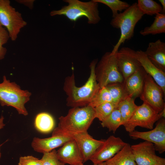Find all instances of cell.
Listing matches in <instances>:
<instances>
[{"mask_svg":"<svg viewBox=\"0 0 165 165\" xmlns=\"http://www.w3.org/2000/svg\"><path fill=\"white\" fill-rule=\"evenodd\" d=\"M97 61L95 59L90 63L89 77L82 86L79 87L76 86L73 73L71 76L65 78L63 90L67 95L66 104L68 106L72 108L88 105L100 89L95 73Z\"/></svg>","mask_w":165,"mask_h":165,"instance_id":"6da1fadb","label":"cell"},{"mask_svg":"<svg viewBox=\"0 0 165 165\" xmlns=\"http://www.w3.org/2000/svg\"><path fill=\"white\" fill-rule=\"evenodd\" d=\"M95 118L94 108L90 106L72 107L66 116L59 118L58 126L53 130L52 136L68 137L87 132Z\"/></svg>","mask_w":165,"mask_h":165,"instance_id":"7a4b0ae2","label":"cell"},{"mask_svg":"<svg viewBox=\"0 0 165 165\" xmlns=\"http://www.w3.org/2000/svg\"><path fill=\"white\" fill-rule=\"evenodd\" d=\"M68 4L63 6L60 9L50 12L51 16L64 15L72 21H75L81 17H86L90 24H97L100 20L98 3L92 0L82 2L79 0H65Z\"/></svg>","mask_w":165,"mask_h":165,"instance_id":"3957f363","label":"cell"},{"mask_svg":"<svg viewBox=\"0 0 165 165\" xmlns=\"http://www.w3.org/2000/svg\"><path fill=\"white\" fill-rule=\"evenodd\" d=\"M144 15L139 9L137 3L135 2L112 19L111 25L114 28L119 29L121 35L111 52L112 53H115L122 44L133 37L135 25Z\"/></svg>","mask_w":165,"mask_h":165,"instance_id":"277c9868","label":"cell"},{"mask_svg":"<svg viewBox=\"0 0 165 165\" xmlns=\"http://www.w3.org/2000/svg\"><path fill=\"white\" fill-rule=\"evenodd\" d=\"M31 93L21 89L15 82H11L4 75L0 83V104L2 106H11L19 114L26 116L28 112L25 104L30 100Z\"/></svg>","mask_w":165,"mask_h":165,"instance_id":"5b68a950","label":"cell"},{"mask_svg":"<svg viewBox=\"0 0 165 165\" xmlns=\"http://www.w3.org/2000/svg\"><path fill=\"white\" fill-rule=\"evenodd\" d=\"M95 73L100 88L116 82H123L124 79L118 68L115 53L107 52L96 65Z\"/></svg>","mask_w":165,"mask_h":165,"instance_id":"8992f818","label":"cell"},{"mask_svg":"<svg viewBox=\"0 0 165 165\" xmlns=\"http://www.w3.org/2000/svg\"><path fill=\"white\" fill-rule=\"evenodd\" d=\"M165 108L158 113L147 104L143 103L138 106L133 115L123 126L129 133L135 130L137 127L152 130L154 124L159 119L165 118Z\"/></svg>","mask_w":165,"mask_h":165,"instance_id":"52a82bcc","label":"cell"},{"mask_svg":"<svg viewBox=\"0 0 165 165\" xmlns=\"http://www.w3.org/2000/svg\"><path fill=\"white\" fill-rule=\"evenodd\" d=\"M27 24L21 13L10 5L9 0H0V25L6 28L12 41L16 39L21 29Z\"/></svg>","mask_w":165,"mask_h":165,"instance_id":"ba28073f","label":"cell"},{"mask_svg":"<svg viewBox=\"0 0 165 165\" xmlns=\"http://www.w3.org/2000/svg\"><path fill=\"white\" fill-rule=\"evenodd\" d=\"M165 97L161 88L153 78L146 73L141 94L140 97L143 103L158 113L165 108Z\"/></svg>","mask_w":165,"mask_h":165,"instance_id":"9c48e42d","label":"cell"},{"mask_svg":"<svg viewBox=\"0 0 165 165\" xmlns=\"http://www.w3.org/2000/svg\"><path fill=\"white\" fill-rule=\"evenodd\" d=\"M155 127L150 131H138L134 130L129 135L134 139H141L152 143L156 151L160 154L165 151V119L162 118L157 122Z\"/></svg>","mask_w":165,"mask_h":165,"instance_id":"30bf717a","label":"cell"},{"mask_svg":"<svg viewBox=\"0 0 165 165\" xmlns=\"http://www.w3.org/2000/svg\"><path fill=\"white\" fill-rule=\"evenodd\" d=\"M131 147L136 165H165V159L156 154L152 143L145 141Z\"/></svg>","mask_w":165,"mask_h":165,"instance_id":"8fae6325","label":"cell"},{"mask_svg":"<svg viewBox=\"0 0 165 165\" xmlns=\"http://www.w3.org/2000/svg\"><path fill=\"white\" fill-rule=\"evenodd\" d=\"M117 65L124 80L141 67L136 51L128 47H123L115 53Z\"/></svg>","mask_w":165,"mask_h":165,"instance_id":"7c38bea8","label":"cell"},{"mask_svg":"<svg viewBox=\"0 0 165 165\" xmlns=\"http://www.w3.org/2000/svg\"><path fill=\"white\" fill-rule=\"evenodd\" d=\"M126 144L120 138L110 136L104 140L90 160L94 164L106 162L120 151Z\"/></svg>","mask_w":165,"mask_h":165,"instance_id":"4fadbf2b","label":"cell"},{"mask_svg":"<svg viewBox=\"0 0 165 165\" xmlns=\"http://www.w3.org/2000/svg\"><path fill=\"white\" fill-rule=\"evenodd\" d=\"M75 141L83 157L84 163L90 160L104 140L93 138L87 131L69 136Z\"/></svg>","mask_w":165,"mask_h":165,"instance_id":"5bb4252c","label":"cell"},{"mask_svg":"<svg viewBox=\"0 0 165 165\" xmlns=\"http://www.w3.org/2000/svg\"><path fill=\"white\" fill-rule=\"evenodd\" d=\"M59 160L64 164L78 165L84 163L81 153L73 139L64 143L57 151Z\"/></svg>","mask_w":165,"mask_h":165,"instance_id":"9a60e30c","label":"cell"},{"mask_svg":"<svg viewBox=\"0 0 165 165\" xmlns=\"http://www.w3.org/2000/svg\"><path fill=\"white\" fill-rule=\"evenodd\" d=\"M146 73L141 67L124 80L123 86L128 97L135 99L140 97L142 91Z\"/></svg>","mask_w":165,"mask_h":165,"instance_id":"2e32d148","label":"cell"},{"mask_svg":"<svg viewBox=\"0 0 165 165\" xmlns=\"http://www.w3.org/2000/svg\"><path fill=\"white\" fill-rule=\"evenodd\" d=\"M72 139L71 137L62 136H52L45 138L35 137L33 139L31 146L35 152L43 154L62 146Z\"/></svg>","mask_w":165,"mask_h":165,"instance_id":"e0dca14e","label":"cell"},{"mask_svg":"<svg viewBox=\"0 0 165 165\" xmlns=\"http://www.w3.org/2000/svg\"><path fill=\"white\" fill-rule=\"evenodd\" d=\"M136 53L141 67L160 86L165 95V72L158 68L151 62L145 52L139 50L136 51Z\"/></svg>","mask_w":165,"mask_h":165,"instance_id":"ac0fdd59","label":"cell"},{"mask_svg":"<svg viewBox=\"0 0 165 165\" xmlns=\"http://www.w3.org/2000/svg\"><path fill=\"white\" fill-rule=\"evenodd\" d=\"M145 53L151 62L165 72V43L158 39L150 42Z\"/></svg>","mask_w":165,"mask_h":165,"instance_id":"d6986e66","label":"cell"},{"mask_svg":"<svg viewBox=\"0 0 165 165\" xmlns=\"http://www.w3.org/2000/svg\"><path fill=\"white\" fill-rule=\"evenodd\" d=\"M105 162L107 165H136L131 145L127 143L120 151Z\"/></svg>","mask_w":165,"mask_h":165,"instance_id":"ffe728a7","label":"cell"},{"mask_svg":"<svg viewBox=\"0 0 165 165\" xmlns=\"http://www.w3.org/2000/svg\"><path fill=\"white\" fill-rule=\"evenodd\" d=\"M34 125L36 129L39 132L47 133L53 129L55 121L50 114L47 112H42L36 116Z\"/></svg>","mask_w":165,"mask_h":165,"instance_id":"44dd1931","label":"cell"},{"mask_svg":"<svg viewBox=\"0 0 165 165\" xmlns=\"http://www.w3.org/2000/svg\"><path fill=\"white\" fill-rule=\"evenodd\" d=\"M135 99L128 97L121 101L117 105V108L119 111L122 118V125H124L130 119L138 106Z\"/></svg>","mask_w":165,"mask_h":165,"instance_id":"7402d4cb","label":"cell"},{"mask_svg":"<svg viewBox=\"0 0 165 165\" xmlns=\"http://www.w3.org/2000/svg\"><path fill=\"white\" fill-rule=\"evenodd\" d=\"M154 20L149 26L145 27L141 31L140 34L143 36L165 33V14L159 13L156 15Z\"/></svg>","mask_w":165,"mask_h":165,"instance_id":"603a6c76","label":"cell"},{"mask_svg":"<svg viewBox=\"0 0 165 165\" xmlns=\"http://www.w3.org/2000/svg\"><path fill=\"white\" fill-rule=\"evenodd\" d=\"M109 91L112 102L116 105L121 101L128 97L125 89L123 82L110 84L105 86Z\"/></svg>","mask_w":165,"mask_h":165,"instance_id":"cb8c5ba5","label":"cell"},{"mask_svg":"<svg viewBox=\"0 0 165 165\" xmlns=\"http://www.w3.org/2000/svg\"><path fill=\"white\" fill-rule=\"evenodd\" d=\"M122 118L119 110L114 109L111 113L104 120L101 124L103 127L108 129L109 131L115 133L118 128L122 125Z\"/></svg>","mask_w":165,"mask_h":165,"instance_id":"d4e9b609","label":"cell"},{"mask_svg":"<svg viewBox=\"0 0 165 165\" xmlns=\"http://www.w3.org/2000/svg\"><path fill=\"white\" fill-rule=\"evenodd\" d=\"M137 3L139 9L144 15L152 16L162 12L161 6L153 0H138Z\"/></svg>","mask_w":165,"mask_h":165,"instance_id":"484cf974","label":"cell"},{"mask_svg":"<svg viewBox=\"0 0 165 165\" xmlns=\"http://www.w3.org/2000/svg\"><path fill=\"white\" fill-rule=\"evenodd\" d=\"M98 3L104 4L108 6L111 10L112 17L114 18L118 13V12L125 10L130 5L127 2L119 0H94Z\"/></svg>","mask_w":165,"mask_h":165,"instance_id":"4316f807","label":"cell"},{"mask_svg":"<svg viewBox=\"0 0 165 165\" xmlns=\"http://www.w3.org/2000/svg\"><path fill=\"white\" fill-rule=\"evenodd\" d=\"M117 106L112 102H108L94 108L95 118L102 121L117 108Z\"/></svg>","mask_w":165,"mask_h":165,"instance_id":"83f0119b","label":"cell"},{"mask_svg":"<svg viewBox=\"0 0 165 165\" xmlns=\"http://www.w3.org/2000/svg\"><path fill=\"white\" fill-rule=\"evenodd\" d=\"M112 102L111 95L106 87L100 88L88 105L94 108L102 104Z\"/></svg>","mask_w":165,"mask_h":165,"instance_id":"f1b7e54d","label":"cell"},{"mask_svg":"<svg viewBox=\"0 0 165 165\" xmlns=\"http://www.w3.org/2000/svg\"><path fill=\"white\" fill-rule=\"evenodd\" d=\"M42 165H64L58 159L57 151L55 149L51 151L43 153L41 159Z\"/></svg>","mask_w":165,"mask_h":165,"instance_id":"f546056e","label":"cell"},{"mask_svg":"<svg viewBox=\"0 0 165 165\" xmlns=\"http://www.w3.org/2000/svg\"><path fill=\"white\" fill-rule=\"evenodd\" d=\"M10 38L6 28L0 25V60L3 59L6 53L7 49L3 45L6 44Z\"/></svg>","mask_w":165,"mask_h":165,"instance_id":"4dcf8cb0","label":"cell"},{"mask_svg":"<svg viewBox=\"0 0 165 165\" xmlns=\"http://www.w3.org/2000/svg\"><path fill=\"white\" fill-rule=\"evenodd\" d=\"M18 165H42L41 159L32 156L20 157Z\"/></svg>","mask_w":165,"mask_h":165,"instance_id":"1f68e13d","label":"cell"},{"mask_svg":"<svg viewBox=\"0 0 165 165\" xmlns=\"http://www.w3.org/2000/svg\"><path fill=\"white\" fill-rule=\"evenodd\" d=\"M16 2L20 4H23L27 7L30 9L33 8L35 0H16Z\"/></svg>","mask_w":165,"mask_h":165,"instance_id":"d6a6232c","label":"cell"},{"mask_svg":"<svg viewBox=\"0 0 165 165\" xmlns=\"http://www.w3.org/2000/svg\"><path fill=\"white\" fill-rule=\"evenodd\" d=\"M4 117L2 116L0 117V130L4 127L5 126V124L4 123ZM1 145H0V159L1 157Z\"/></svg>","mask_w":165,"mask_h":165,"instance_id":"836d02e7","label":"cell"},{"mask_svg":"<svg viewBox=\"0 0 165 165\" xmlns=\"http://www.w3.org/2000/svg\"><path fill=\"white\" fill-rule=\"evenodd\" d=\"M159 1L160 3L162 6V13L163 14H165V0H159Z\"/></svg>","mask_w":165,"mask_h":165,"instance_id":"e575fe53","label":"cell"},{"mask_svg":"<svg viewBox=\"0 0 165 165\" xmlns=\"http://www.w3.org/2000/svg\"><path fill=\"white\" fill-rule=\"evenodd\" d=\"M93 165H107L105 162L101 163L94 164Z\"/></svg>","mask_w":165,"mask_h":165,"instance_id":"d590c367","label":"cell"},{"mask_svg":"<svg viewBox=\"0 0 165 165\" xmlns=\"http://www.w3.org/2000/svg\"><path fill=\"white\" fill-rule=\"evenodd\" d=\"M78 165H83V163H82L80 164H79Z\"/></svg>","mask_w":165,"mask_h":165,"instance_id":"8d00e7d4","label":"cell"}]
</instances>
